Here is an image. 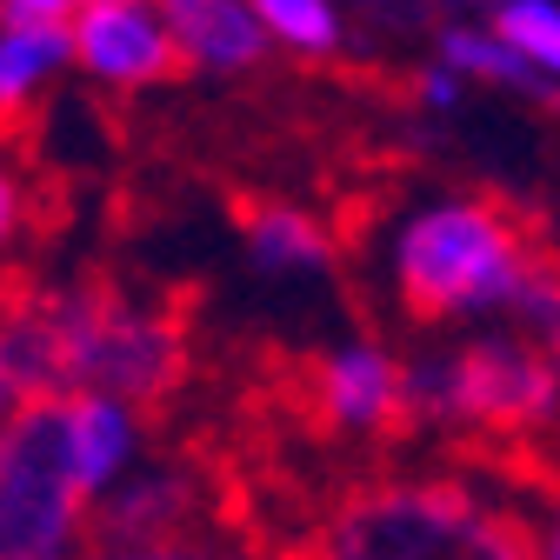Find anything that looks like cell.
<instances>
[{
  "label": "cell",
  "mask_w": 560,
  "mask_h": 560,
  "mask_svg": "<svg viewBox=\"0 0 560 560\" xmlns=\"http://www.w3.org/2000/svg\"><path fill=\"white\" fill-rule=\"evenodd\" d=\"M241 247L260 280H327L334 273V234L288 200H260L241 214Z\"/></svg>",
  "instance_id": "30bf717a"
},
{
  "label": "cell",
  "mask_w": 560,
  "mask_h": 560,
  "mask_svg": "<svg viewBox=\"0 0 560 560\" xmlns=\"http://www.w3.org/2000/svg\"><path fill=\"white\" fill-rule=\"evenodd\" d=\"M441 8H447V14H460V21H467V14H480V21H487V14H494V0H434V14H441Z\"/></svg>",
  "instance_id": "d6986e66"
},
{
  "label": "cell",
  "mask_w": 560,
  "mask_h": 560,
  "mask_svg": "<svg viewBox=\"0 0 560 560\" xmlns=\"http://www.w3.org/2000/svg\"><path fill=\"white\" fill-rule=\"evenodd\" d=\"M540 560H560V521H553V527L540 534Z\"/></svg>",
  "instance_id": "ffe728a7"
},
{
  "label": "cell",
  "mask_w": 560,
  "mask_h": 560,
  "mask_svg": "<svg viewBox=\"0 0 560 560\" xmlns=\"http://www.w3.org/2000/svg\"><path fill=\"white\" fill-rule=\"evenodd\" d=\"M273 47L301 60H334L347 47V0H254Z\"/></svg>",
  "instance_id": "4fadbf2b"
},
{
  "label": "cell",
  "mask_w": 560,
  "mask_h": 560,
  "mask_svg": "<svg viewBox=\"0 0 560 560\" xmlns=\"http://www.w3.org/2000/svg\"><path fill=\"white\" fill-rule=\"evenodd\" d=\"M307 560H540V534L460 474H381L327 508Z\"/></svg>",
  "instance_id": "3957f363"
},
{
  "label": "cell",
  "mask_w": 560,
  "mask_h": 560,
  "mask_svg": "<svg viewBox=\"0 0 560 560\" xmlns=\"http://www.w3.org/2000/svg\"><path fill=\"white\" fill-rule=\"evenodd\" d=\"M101 501L67 454L60 400H27L0 420V560H88Z\"/></svg>",
  "instance_id": "5b68a950"
},
{
  "label": "cell",
  "mask_w": 560,
  "mask_h": 560,
  "mask_svg": "<svg viewBox=\"0 0 560 560\" xmlns=\"http://www.w3.org/2000/svg\"><path fill=\"white\" fill-rule=\"evenodd\" d=\"M21 228H27V187H21V174L0 167V247H8Z\"/></svg>",
  "instance_id": "ac0fdd59"
},
{
  "label": "cell",
  "mask_w": 560,
  "mask_h": 560,
  "mask_svg": "<svg viewBox=\"0 0 560 560\" xmlns=\"http://www.w3.org/2000/svg\"><path fill=\"white\" fill-rule=\"evenodd\" d=\"M207 521V474L180 454H148L114 494L101 501V547H161V540H194Z\"/></svg>",
  "instance_id": "8992f818"
},
{
  "label": "cell",
  "mask_w": 560,
  "mask_h": 560,
  "mask_svg": "<svg viewBox=\"0 0 560 560\" xmlns=\"http://www.w3.org/2000/svg\"><path fill=\"white\" fill-rule=\"evenodd\" d=\"M394 294L413 320H480L508 314L534 334H560V267L534 254L514 214L480 194L413 207L387 254Z\"/></svg>",
  "instance_id": "7a4b0ae2"
},
{
  "label": "cell",
  "mask_w": 560,
  "mask_h": 560,
  "mask_svg": "<svg viewBox=\"0 0 560 560\" xmlns=\"http://www.w3.org/2000/svg\"><path fill=\"white\" fill-rule=\"evenodd\" d=\"M413 101L428 107V114H454V107L467 101V74H454L441 54L420 60V67H413Z\"/></svg>",
  "instance_id": "2e32d148"
},
{
  "label": "cell",
  "mask_w": 560,
  "mask_h": 560,
  "mask_svg": "<svg viewBox=\"0 0 560 560\" xmlns=\"http://www.w3.org/2000/svg\"><path fill=\"white\" fill-rule=\"evenodd\" d=\"M407 420L527 441L560 420V361L527 334H474L447 354L407 361Z\"/></svg>",
  "instance_id": "277c9868"
},
{
  "label": "cell",
  "mask_w": 560,
  "mask_h": 560,
  "mask_svg": "<svg viewBox=\"0 0 560 560\" xmlns=\"http://www.w3.org/2000/svg\"><path fill=\"white\" fill-rule=\"evenodd\" d=\"M154 8L180 47V67L194 74H254L273 54L254 0H154Z\"/></svg>",
  "instance_id": "9c48e42d"
},
{
  "label": "cell",
  "mask_w": 560,
  "mask_h": 560,
  "mask_svg": "<svg viewBox=\"0 0 560 560\" xmlns=\"http://www.w3.org/2000/svg\"><path fill=\"white\" fill-rule=\"evenodd\" d=\"M487 27L560 88V0H494Z\"/></svg>",
  "instance_id": "5bb4252c"
},
{
  "label": "cell",
  "mask_w": 560,
  "mask_h": 560,
  "mask_svg": "<svg viewBox=\"0 0 560 560\" xmlns=\"http://www.w3.org/2000/svg\"><path fill=\"white\" fill-rule=\"evenodd\" d=\"M314 413L334 434H387L407 420V361L381 340H340L314 361Z\"/></svg>",
  "instance_id": "ba28073f"
},
{
  "label": "cell",
  "mask_w": 560,
  "mask_h": 560,
  "mask_svg": "<svg viewBox=\"0 0 560 560\" xmlns=\"http://www.w3.org/2000/svg\"><path fill=\"white\" fill-rule=\"evenodd\" d=\"M67 60H74V34H67V27L0 21V127L21 120Z\"/></svg>",
  "instance_id": "7c38bea8"
},
{
  "label": "cell",
  "mask_w": 560,
  "mask_h": 560,
  "mask_svg": "<svg viewBox=\"0 0 560 560\" xmlns=\"http://www.w3.org/2000/svg\"><path fill=\"white\" fill-rule=\"evenodd\" d=\"M88 560H247V553L194 534V540H161V547H94Z\"/></svg>",
  "instance_id": "9a60e30c"
},
{
  "label": "cell",
  "mask_w": 560,
  "mask_h": 560,
  "mask_svg": "<svg viewBox=\"0 0 560 560\" xmlns=\"http://www.w3.org/2000/svg\"><path fill=\"white\" fill-rule=\"evenodd\" d=\"M434 54L454 67V74H467V81H487V88H508V94H527V101H540V107H553L560 114V88L540 74V67H527L494 27L487 21H447L441 34H434Z\"/></svg>",
  "instance_id": "8fae6325"
},
{
  "label": "cell",
  "mask_w": 560,
  "mask_h": 560,
  "mask_svg": "<svg viewBox=\"0 0 560 560\" xmlns=\"http://www.w3.org/2000/svg\"><path fill=\"white\" fill-rule=\"evenodd\" d=\"M81 8H94V0H81Z\"/></svg>",
  "instance_id": "7402d4cb"
},
{
  "label": "cell",
  "mask_w": 560,
  "mask_h": 560,
  "mask_svg": "<svg viewBox=\"0 0 560 560\" xmlns=\"http://www.w3.org/2000/svg\"><path fill=\"white\" fill-rule=\"evenodd\" d=\"M0 374L21 387V400L107 394L148 413L187 381V327L114 280L21 288L0 307Z\"/></svg>",
  "instance_id": "6da1fadb"
},
{
  "label": "cell",
  "mask_w": 560,
  "mask_h": 560,
  "mask_svg": "<svg viewBox=\"0 0 560 560\" xmlns=\"http://www.w3.org/2000/svg\"><path fill=\"white\" fill-rule=\"evenodd\" d=\"M81 14V0H0V21H27V27H67Z\"/></svg>",
  "instance_id": "e0dca14e"
},
{
  "label": "cell",
  "mask_w": 560,
  "mask_h": 560,
  "mask_svg": "<svg viewBox=\"0 0 560 560\" xmlns=\"http://www.w3.org/2000/svg\"><path fill=\"white\" fill-rule=\"evenodd\" d=\"M74 34V67L107 88H154L180 67V47L154 0H94L67 21Z\"/></svg>",
  "instance_id": "52a82bcc"
},
{
  "label": "cell",
  "mask_w": 560,
  "mask_h": 560,
  "mask_svg": "<svg viewBox=\"0 0 560 560\" xmlns=\"http://www.w3.org/2000/svg\"><path fill=\"white\" fill-rule=\"evenodd\" d=\"M553 361H560V334H553Z\"/></svg>",
  "instance_id": "44dd1931"
}]
</instances>
